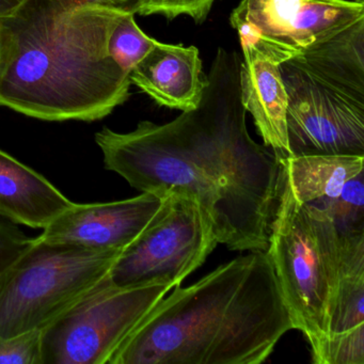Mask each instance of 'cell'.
I'll return each instance as SVG.
<instances>
[{
	"label": "cell",
	"mask_w": 364,
	"mask_h": 364,
	"mask_svg": "<svg viewBox=\"0 0 364 364\" xmlns=\"http://www.w3.org/2000/svg\"><path fill=\"white\" fill-rule=\"evenodd\" d=\"M172 289H121L104 277L42 329V364H109L125 338Z\"/></svg>",
	"instance_id": "cell-8"
},
{
	"label": "cell",
	"mask_w": 364,
	"mask_h": 364,
	"mask_svg": "<svg viewBox=\"0 0 364 364\" xmlns=\"http://www.w3.org/2000/svg\"><path fill=\"white\" fill-rule=\"evenodd\" d=\"M240 63V101L255 119L264 146L279 156H291L287 135V95L279 65L255 53Z\"/></svg>",
	"instance_id": "cell-12"
},
{
	"label": "cell",
	"mask_w": 364,
	"mask_h": 364,
	"mask_svg": "<svg viewBox=\"0 0 364 364\" xmlns=\"http://www.w3.org/2000/svg\"><path fill=\"white\" fill-rule=\"evenodd\" d=\"M72 204L44 176L0 150V216L43 230Z\"/></svg>",
	"instance_id": "cell-13"
},
{
	"label": "cell",
	"mask_w": 364,
	"mask_h": 364,
	"mask_svg": "<svg viewBox=\"0 0 364 364\" xmlns=\"http://www.w3.org/2000/svg\"><path fill=\"white\" fill-rule=\"evenodd\" d=\"M120 253L31 238L0 274V336L50 325L107 276Z\"/></svg>",
	"instance_id": "cell-6"
},
{
	"label": "cell",
	"mask_w": 364,
	"mask_h": 364,
	"mask_svg": "<svg viewBox=\"0 0 364 364\" xmlns=\"http://www.w3.org/2000/svg\"><path fill=\"white\" fill-rule=\"evenodd\" d=\"M364 20V0H242L230 16L242 54L276 65Z\"/></svg>",
	"instance_id": "cell-9"
},
{
	"label": "cell",
	"mask_w": 364,
	"mask_h": 364,
	"mask_svg": "<svg viewBox=\"0 0 364 364\" xmlns=\"http://www.w3.org/2000/svg\"><path fill=\"white\" fill-rule=\"evenodd\" d=\"M218 245L212 223L196 196L168 191L139 235L120 253L107 277L121 289L176 287L203 265Z\"/></svg>",
	"instance_id": "cell-7"
},
{
	"label": "cell",
	"mask_w": 364,
	"mask_h": 364,
	"mask_svg": "<svg viewBox=\"0 0 364 364\" xmlns=\"http://www.w3.org/2000/svg\"><path fill=\"white\" fill-rule=\"evenodd\" d=\"M216 0H137L136 14L140 16L159 14L172 21L188 16L197 24L205 22Z\"/></svg>",
	"instance_id": "cell-19"
},
{
	"label": "cell",
	"mask_w": 364,
	"mask_h": 364,
	"mask_svg": "<svg viewBox=\"0 0 364 364\" xmlns=\"http://www.w3.org/2000/svg\"><path fill=\"white\" fill-rule=\"evenodd\" d=\"M195 46L155 42L135 65L129 80L159 105L188 112L201 103L208 78Z\"/></svg>",
	"instance_id": "cell-11"
},
{
	"label": "cell",
	"mask_w": 364,
	"mask_h": 364,
	"mask_svg": "<svg viewBox=\"0 0 364 364\" xmlns=\"http://www.w3.org/2000/svg\"><path fill=\"white\" fill-rule=\"evenodd\" d=\"M68 9L80 7H99L122 14H136L137 0H63Z\"/></svg>",
	"instance_id": "cell-22"
},
{
	"label": "cell",
	"mask_w": 364,
	"mask_h": 364,
	"mask_svg": "<svg viewBox=\"0 0 364 364\" xmlns=\"http://www.w3.org/2000/svg\"><path fill=\"white\" fill-rule=\"evenodd\" d=\"M338 236L340 272L327 336L364 325V232Z\"/></svg>",
	"instance_id": "cell-15"
},
{
	"label": "cell",
	"mask_w": 364,
	"mask_h": 364,
	"mask_svg": "<svg viewBox=\"0 0 364 364\" xmlns=\"http://www.w3.org/2000/svg\"><path fill=\"white\" fill-rule=\"evenodd\" d=\"M176 285L109 364H259L294 329L269 255L251 250Z\"/></svg>",
	"instance_id": "cell-3"
},
{
	"label": "cell",
	"mask_w": 364,
	"mask_h": 364,
	"mask_svg": "<svg viewBox=\"0 0 364 364\" xmlns=\"http://www.w3.org/2000/svg\"><path fill=\"white\" fill-rule=\"evenodd\" d=\"M266 252L294 329L301 331L314 349L327 336L333 308L340 272V236L327 213L298 201L283 165Z\"/></svg>",
	"instance_id": "cell-5"
},
{
	"label": "cell",
	"mask_w": 364,
	"mask_h": 364,
	"mask_svg": "<svg viewBox=\"0 0 364 364\" xmlns=\"http://www.w3.org/2000/svg\"><path fill=\"white\" fill-rule=\"evenodd\" d=\"M280 159L294 196L306 204L338 197L349 180L364 172V156L360 155H291Z\"/></svg>",
	"instance_id": "cell-14"
},
{
	"label": "cell",
	"mask_w": 364,
	"mask_h": 364,
	"mask_svg": "<svg viewBox=\"0 0 364 364\" xmlns=\"http://www.w3.org/2000/svg\"><path fill=\"white\" fill-rule=\"evenodd\" d=\"M240 63L238 54L219 48L197 108L166 124L141 121L129 133L104 127L95 142L106 169L137 191L196 196L218 244L267 251L282 163L247 129Z\"/></svg>",
	"instance_id": "cell-1"
},
{
	"label": "cell",
	"mask_w": 364,
	"mask_h": 364,
	"mask_svg": "<svg viewBox=\"0 0 364 364\" xmlns=\"http://www.w3.org/2000/svg\"><path fill=\"white\" fill-rule=\"evenodd\" d=\"M24 0H0V18L10 16L16 11Z\"/></svg>",
	"instance_id": "cell-23"
},
{
	"label": "cell",
	"mask_w": 364,
	"mask_h": 364,
	"mask_svg": "<svg viewBox=\"0 0 364 364\" xmlns=\"http://www.w3.org/2000/svg\"><path fill=\"white\" fill-rule=\"evenodd\" d=\"M291 155L364 156V20L279 65Z\"/></svg>",
	"instance_id": "cell-4"
},
{
	"label": "cell",
	"mask_w": 364,
	"mask_h": 364,
	"mask_svg": "<svg viewBox=\"0 0 364 364\" xmlns=\"http://www.w3.org/2000/svg\"><path fill=\"white\" fill-rule=\"evenodd\" d=\"M316 364H364V325L328 334L312 349Z\"/></svg>",
	"instance_id": "cell-18"
},
{
	"label": "cell",
	"mask_w": 364,
	"mask_h": 364,
	"mask_svg": "<svg viewBox=\"0 0 364 364\" xmlns=\"http://www.w3.org/2000/svg\"><path fill=\"white\" fill-rule=\"evenodd\" d=\"M134 16L133 14H124L112 31L108 42L110 56L129 75L156 42L138 27Z\"/></svg>",
	"instance_id": "cell-17"
},
{
	"label": "cell",
	"mask_w": 364,
	"mask_h": 364,
	"mask_svg": "<svg viewBox=\"0 0 364 364\" xmlns=\"http://www.w3.org/2000/svg\"><path fill=\"white\" fill-rule=\"evenodd\" d=\"M127 14L24 0L0 18V105L46 121H97L129 95L131 80L108 53Z\"/></svg>",
	"instance_id": "cell-2"
},
{
	"label": "cell",
	"mask_w": 364,
	"mask_h": 364,
	"mask_svg": "<svg viewBox=\"0 0 364 364\" xmlns=\"http://www.w3.org/2000/svg\"><path fill=\"white\" fill-rule=\"evenodd\" d=\"M163 202L155 193L108 203L72 204L38 236L52 244L122 252L146 228Z\"/></svg>",
	"instance_id": "cell-10"
},
{
	"label": "cell",
	"mask_w": 364,
	"mask_h": 364,
	"mask_svg": "<svg viewBox=\"0 0 364 364\" xmlns=\"http://www.w3.org/2000/svg\"><path fill=\"white\" fill-rule=\"evenodd\" d=\"M16 223L0 216V274L31 244Z\"/></svg>",
	"instance_id": "cell-21"
},
{
	"label": "cell",
	"mask_w": 364,
	"mask_h": 364,
	"mask_svg": "<svg viewBox=\"0 0 364 364\" xmlns=\"http://www.w3.org/2000/svg\"><path fill=\"white\" fill-rule=\"evenodd\" d=\"M309 205L327 213L338 233L364 232V172L349 180L338 197L319 200Z\"/></svg>",
	"instance_id": "cell-16"
},
{
	"label": "cell",
	"mask_w": 364,
	"mask_h": 364,
	"mask_svg": "<svg viewBox=\"0 0 364 364\" xmlns=\"http://www.w3.org/2000/svg\"><path fill=\"white\" fill-rule=\"evenodd\" d=\"M0 364H42V330L0 336Z\"/></svg>",
	"instance_id": "cell-20"
}]
</instances>
